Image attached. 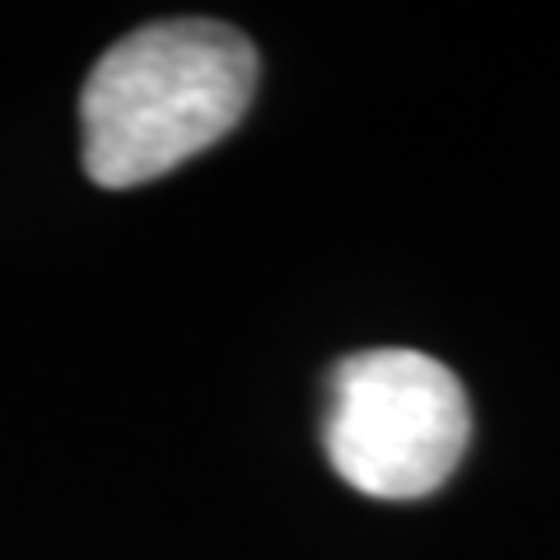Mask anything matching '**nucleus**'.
<instances>
[{"label": "nucleus", "mask_w": 560, "mask_h": 560, "mask_svg": "<svg viewBox=\"0 0 560 560\" xmlns=\"http://www.w3.org/2000/svg\"><path fill=\"white\" fill-rule=\"evenodd\" d=\"M471 411L458 374L401 346L346 355L327 378L323 448L370 500H425L467 453Z\"/></svg>", "instance_id": "2"}, {"label": "nucleus", "mask_w": 560, "mask_h": 560, "mask_svg": "<svg viewBox=\"0 0 560 560\" xmlns=\"http://www.w3.org/2000/svg\"><path fill=\"white\" fill-rule=\"evenodd\" d=\"M257 51L215 20H160L98 57L80 94L84 173L140 187L215 145L248 113Z\"/></svg>", "instance_id": "1"}]
</instances>
